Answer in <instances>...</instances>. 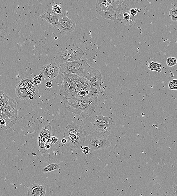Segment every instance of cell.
Segmentation results:
<instances>
[{
    "label": "cell",
    "mask_w": 177,
    "mask_h": 196,
    "mask_svg": "<svg viewBox=\"0 0 177 196\" xmlns=\"http://www.w3.org/2000/svg\"><path fill=\"white\" fill-rule=\"evenodd\" d=\"M89 94V91L86 90H83L79 92L77 94V97H87Z\"/></svg>",
    "instance_id": "cell-28"
},
{
    "label": "cell",
    "mask_w": 177,
    "mask_h": 196,
    "mask_svg": "<svg viewBox=\"0 0 177 196\" xmlns=\"http://www.w3.org/2000/svg\"><path fill=\"white\" fill-rule=\"evenodd\" d=\"M148 68L152 71L160 72L162 71L161 65L158 62L151 61L149 63Z\"/></svg>",
    "instance_id": "cell-22"
},
{
    "label": "cell",
    "mask_w": 177,
    "mask_h": 196,
    "mask_svg": "<svg viewBox=\"0 0 177 196\" xmlns=\"http://www.w3.org/2000/svg\"><path fill=\"white\" fill-rule=\"evenodd\" d=\"M46 86L48 88H51L52 86V81H49L45 83Z\"/></svg>",
    "instance_id": "cell-35"
},
{
    "label": "cell",
    "mask_w": 177,
    "mask_h": 196,
    "mask_svg": "<svg viewBox=\"0 0 177 196\" xmlns=\"http://www.w3.org/2000/svg\"><path fill=\"white\" fill-rule=\"evenodd\" d=\"M99 14L102 16L103 19L111 20L115 23L119 22L117 19V12L114 10L113 9L112 10L99 12Z\"/></svg>",
    "instance_id": "cell-18"
},
{
    "label": "cell",
    "mask_w": 177,
    "mask_h": 196,
    "mask_svg": "<svg viewBox=\"0 0 177 196\" xmlns=\"http://www.w3.org/2000/svg\"><path fill=\"white\" fill-rule=\"evenodd\" d=\"M169 89L171 91L176 90L174 84L172 82V81H169Z\"/></svg>",
    "instance_id": "cell-34"
},
{
    "label": "cell",
    "mask_w": 177,
    "mask_h": 196,
    "mask_svg": "<svg viewBox=\"0 0 177 196\" xmlns=\"http://www.w3.org/2000/svg\"><path fill=\"white\" fill-rule=\"evenodd\" d=\"M138 17V15L133 17L129 12V10L117 12V19L124 24L129 27H132L134 24L135 20Z\"/></svg>",
    "instance_id": "cell-14"
},
{
    "label": "cell",
    "mask_w": 177,
    "mask_h": 196,
    "mask_svg": "<svg viewBox=\"0 0 177 196\" xmlns=\"http://www.w3.org/2000/svg\"><path fill=\"white\" fill-rule=\"evenodd\" d=\"M61 143H62L63 144H66L67 143L66 140L64 138H63V139H61Z\"/></svg>",
    "instance_id": "cell-38"
},
{
    "label": "cell",
    "mask_w": 177,
    "mask_h": 196,
    "mask_svg": "<svg viewBox=\"0 0 177 196\" xmlns=\"http://www.w3.org/2000/svg\"><path fill=\"white\" fill-rule=\"evenodd\" d=\"M9 98L10 97L7 94H5L3 97L0 100V119H1L2 112L3 108L7 103L8 102Z\"/></svg>",
    "instance_id": "cell-23"
},
{
    "label": "cell",
    "mask_w": 177,
    "mask_h": 196,
    "mask_svg": "<svg viewBox=\"0 0 177 196\" xmlns=\"http://www.w3.org/2000/svg\"><path fill=\"white\" fill-rule=\"evenodd\" d=\"M129 12L131 15L135 17L138 15V9L134 8H131L129 9Z\"/></svg>",
    "instance_id": "cell-30"
},
{
    "label": "cell",
    "mask_w": 177,
    "mask_h": 196,
    "mask_svg": "<svg viewBox=\"0 0 177 196\" xmlns=\"http://www.w3.org/2000/svg\"><path fill=\"white\" fill-rule=\"evenodd\" d=\"M65 108L69 111L80 116L83 118L89 117L94 112L97 99L89 97L65 98L61 96Z\"/></svg>",
    "instance_id": "cell-2"
},
{
    "label": "cell",
    "mask_w": 177,
    "mask_h": 196,
    "mask_svg": "<svg viewBox=\"0 0 177 196\" xmlns=\"http://www.w3.org/2000/svg\"><path fill=\"white\" fill-rule=\"evenodd\" d=\"M174 194L175 196H177V184L174 188Z\"/></svg>",
    "instance_id": "cell-39"
},
{
    "label": "cell",
    "mask_w": 177,
    "mask_h": 196,
    "mask_svg": "<svg viewBox=\"0 0 177 196\" xmlns=\"http://www.w3.org/2000/svg\"><path fill=\"white\" fill-rule=\"evenodd\" d=\"M15 92L16 95L20 99L25 100H29V96L27 90L25 88L20 86L17 83L15 86Z\"/></svg>",
    "instance_id": "cell-19"
},
{
    "label": "cell",
    "mask_w": 177,
    "mask_h": 196,
    "mask_svg": "<svg viewBox=\"0 0 177 196\" xmlns=\"http://www.w3.org/2000/svg\"><path fill=\"white\" fill-rule=\"evenodd\" d=\"M46 189L43 185L33 183L30 186L28 190V196H45Z\"/></svg>",
    "instance_id": "cell-16"
},
{
    "label": "cell",
    "mask_w": 177,
    "mask_h": 196,
    "mask_svg": "<svg viewBox=\"0 0 177 196\" xmlns=\"http://www.w3.org/2000/svg\"><path fill=\"white\" fill-rule=\"evenodd\" d=\"M50 145H49L48 144L47 145H46V146H45V149L46 150L50 149Z\"/></svg>",
    "instance_id": "cell-40"
},
{
    "label": "cell",
    "mask_w": 177,
    "mask_h": 196,
    "mask_svg": "<svg viewBox=\"0 0 177 196\" xmlns=\"http://www.w3.org/2000/svg\"><path fill=\"white\" fill-rule=\"evenodd\" d=\"M76 27L74 21L70 19L66 14H60L57 28L61 32H74Z\"/></svg>",
    "instance_id": "cell-11"
},
{
    "label": "cell",
    "mask_w": 177,
    "mask_h": 196,
    "mask_svg": "<svg viewBox=\"0 0 177 196\" xmlns=\"http://www.w3.org/2000/svg\"><path fill=\"white\" fill-rule=\"evenodd\" d=\"M60 68V65L55 63H50L41 66L40 70L45 78L52 81L58 77Z\"/></svg>",
    "instance_id": "cell-10"
},
{
    "label": "cell",
    "mask_w": 177,
    "mask_h": 196,
    "mask_svg": "<svg viewBox=\"0 0 177 196\" xmlns=\"http://www.w3.org/2000/svg\"><path fill=\"white\" fill-rule=\"evenodd\" d=\"M59 140V139L55 136H52L50 140L49 143L52 145L56 144Z\"/></svg>",
    "instance_id": "cell-32"
},
{
    "label": "cell",
    "mask_w": 177,
    "mask_h": 196,
    "mask_svg": "<svg viewBox=\"0 0 177 196\" xmlns=\"http://www.w3.org/2000/svg\"><path fill=\"white\" fill-rule=\"evenodd\" d=\"M96 8L99 12L112 9V7L108 0H98L96 3Z\"/></svg>",
    "instance_id": "cell-20"
},
{
    "label": "cell",
    "mask_w": 177,
    "mask_h": 196,
    "mask_svg": "<svg viewBox=\"0 0 177 196\" xmlns=\"http://www.w3.org/2000/svg\"><path fill=\"white\" fill-rule=\"evenodd\" d=\"M58 79V85L60 91L61 96L65 98L69 97V96L77 97V93L83 90L89 91L90 81L76 74L67 76L59 74Z\"/></svg>",
    "instance_id": "cell-1"
},
{
    "label": "cell",
    "mask_w": 177,
    "mask_h": 196,
    "mask_svg": "<svg viewBox=\"0 0 177 196\" xmlns=\"http://www.w3.org/2000/svg\"><path fill=\"white\" fill-rule=\"evenodd\" d=\"M89 142L88 146L93 150H102L111 146L113 137L106 132L95 130L88 132Z\"/></svg>",
    "instance_id": "cell-5"
},
{
    "label": "cell",
    "mask_w": 177,
    "mask_h": 196,
    "mask_svg": "<svg viewBox=\"0 0 177 196\" xmlns=\"http://www.w3.org/2000/svg\"><path fill=\"white\" fill-rule=\"evenodd\" d=\"M129 1H111V4L112 9L117 12L128 10L131 7Z\"/></svg>",
    "instance_id": "cell-17"
},
{
    "label": "cell",
    "mask_w": 177,
    "mask_h": 196,
    "mask_svg": "<svg viewBox=\"0 0 177 196\" xmlns=\"http://www.w3.org/2000/svg\"><path fill=\"white\" fill-rule=\"evenodd\" d=\"M86 131L84 127L70 124L65 130L64 138L67 140L66 145L73 149H78L84 145L86 141Z\"/></svg>",
    "instance_id": "cell-4"
},
{
    "label": "cell",
    "mask_w": 177,
    "mask_h": 196,
    "mask_svg": "<svg viewBox=\"0 0 177 196\" xmlns=\"http://www.w3.org/2000/svg\"><path fill=\"white\" fill-rule=\"evenodd\" d=\"M167 65L168 66L171 67L175 66L177 63V59L173 57H168L167 59Z\"/></svg>",
    "instance_id": "cell-25"
},
{
    "label": "cell",
    "mask_w": 177,
    "mask_h": 196,
    "mask_svg": "<svg viewBox=\"0 0 177 196\" xmlns=\"http://www.w3.org/2000/svg\"><path fill=\"white\" fill-rule=\"evenodd\" d=\"M5 33H6V32L5 29L0 25V42L2 41L3 39H4Z\"/></svg>",
    "instance_id": "cell-29"
},
{
    "label": "cell",
    "mask_w": 177,
    "mask_h": 196,
    "mask_svg": "<svg viewBox=\"0 0 177 196\" xmlns=\"http://www.w3.org/2000/svg\"><path fill=\"white\" fill-rule=\"evenodd\" d=\"M18 110L17 103L13 99L9 98L2 112L1 119H4L6 122L5 130L12 128L17 122Z\"/></svg>",
    "instance_id": "cell-6"
},
{
    "label": "cell",
    "mask_w": 177,
    "mask_h": 196,
    "mask_svg": "<svg viewBox=\"0 0 177 196\" xmlns=\"http://www.w3.org/2000/svg\"></svg>",
    "instance_id": "cell-42"
},
{
    "label": "cell",
    "mask_w": 177,
    "mask_h": 196,
    "mask_svg": "<svg viewBox=\"0 0 177 196\" xmlns=\"http://www.w3.org/2000/svg\"><path fill=\"white\" fill-rule=\"evenodd\" d=\"M80 148L82 149L83 153L85 154H87L89 153L90 151V148L88 146H83L81 147Z\"/></svg>",
    "instance_id": "cell-33"
},
{
    "label": "cell",
    "mask_w": 177,
    "mask_h": 196,
    "mask_svg": "<svg viewBox=\"0 0 177 196\" xmlns=\"http://www.w3.org/2000/svg\"><path fill=\"white\" fill-rule=\"evenodd\" d=\"M42 75V73H41L38 76H36L33 79H32V81H33V83L36 86H37V85L40 84L41 83Z\"/></svg>",
    "instance_id": "cell-27"
},
{
    "label": "cell",
    "mask_w": 177,
    "mask_h": 196,
    "mask_svg": "<svg viewBox=\"0 0 177 196\" xmlns=\"http://www.w3.org/2000/svg\"><path fill=\"white\" fill-rule=\"evenodd\" d=\"M34 95H31L29 96V99L32 100L34 99Z\"/></svg>",
    "instance_id": "cell-41"
},
{
    "label": "cell",
    "mask_w": 177,
    "mask_h": 196,
    "mask_svg": "<svg viewBox=\"0 0 177 196\" xmlns=\"http://www.w3.org/2000/svg\"><path fill=\"white\" fill-rule=\"evenodd\" d=\"M102 75L96 76L90 81V87L89 94L87 97L97 99L100 93L102 81Z\"/></svg>",
    "instance_id": "cell-12"
},
{
    "label": "cell",
    "mask_w": 177,
    "mask_h": 196,
    "mask_svg": "<svg viewBox=\"0 0 177 196\" xmlns=\"http://www.w3.org/2000/svg\"><path fill=\"white\" fill-rule=\"evenodd\" d=\"M59 74L67 76L75 74L89 81L96 76L101 75L98 70L90 66L86 61L81 59L61 64Z\"/></svg>",
    "instance_id": "cell-3"
},
{
    "label": "cell",
    "mask_w": 177,
    "mask_h": 196,
    "mask_svg": "<svg viewBox=\"0 0 177 196\" xmlns=\"http://www.w3.org/2000/svg\"><path fill=\"white\" fill-rule=\"evenodd\" d=\"M60 166V164L59 163H52L43 169L42 173L45 174L55 171V170L58 169Z\"/></svg>",
    "instance_id": "cell-21"
},
{
    "label": "cell",
    "mask_w": 177,
    "mask_h": 196,
    "mask_svg": "<svg viewBox=\"0 0 177 196\" xmlns=\"http://www.w3.org/2000/svg\"><path fill=\"white\" fill-rule=\"evenodd\" d=\"M84 55L82 49L78 47H74L69 50L57 53L55 59V63L60 65L63 63L79 60Z\"/></svg>",
    "instance_id": "cell-7"
},
{
    "label": "cell",
    "mask_w": 177,
    "mask_h": 196,
    "mask_svg": "<svg viewBox=\"0 0 177 196\" xmlns=\"http://www.w3.org/2000/svg\"><path fill=\"white\" fill-rule=\"evenodd\" d=\"M17 83L20 86L26 89L27 90L29 96H35L38 93L39 87L34 84L31 77H27L23 78L21 80L18 81Z\"/></svg>",
    "instance_id": "cell-13"
},
{
    "label": "cell",
    "mask_w": 177,
    "mask_h": 196,
    "mask_svg": "<svg viewBox=\"0 0 177 196\" xmlns=\"http://www.w3.org/2000/svg\"><path fill=\"white\" fill-rule=\"evenodd\" d=\"M113 125L114 121L112 117H105L100 114L96 117L93 126L96 130L107 133Z\"/></svg>",
    "instance_id": "cell-8"
},
{
    "label": "cell",
    "mask_w": 177,
    "mask_h": 196,
    "mask_svg": "<svg viewBox=\"0 0 177 196\" xmlns=\"http://www.w3.org/2000/svg\"><path fill=\"white\" fill-rule=\"evenodd\" d=\"M52 137L51 126L49 125H45L39 134L38 137L40 150L41 153H45L47 150L45 149V146L49 143L50 140Z\"/></svg>",
    "instance_id": "cell-9"
},
{
    "label": "cell",
    "mask_w": 177,
    "mask_h": 196,
    "mask_svg": "<svg viewBox=\"0 0 177 196\" xmlns=\"http://www.w3.org/2000/svg\"><path fill=\"white\" fill-rule=\"evenodd\" d=\"M60 14L55 13L52 9H50L47 11L44 14L40 16V17L44 19L54 27H57L58 24Z\"/></svg>",
    "instance_id": "cell-15"
},
{
    "label": "cell",
    "mask_w": 177,
    "mask_h": 196,
    "mask_svg": "<svg viewBox=\"0 0 177 196\" xmlns=\"http://www.w3.org/2000/svg\"><path fill=\"white\" fill-rule=\"evenodd\" d=\"M169 16L174 22H177V7L170 10Z\"/></svg>",
    "instance_id": "cell-24"
},
{
    "label": "cell",
    "mask_w": 177,
    "mask_h": 196,
    "mask_svg": "<svg viewBox=\"0 0 177 196\" xmlns=\"http://www.w3.org/2000/svg\"><path fill=\"white\" fill-rule=\"evenodd\" d=\"M172 82L174 84L176 90H177V79H173Z\"/></svg>",
    "instance_id": "cell-36"
},
{
    "label": "cell",
    "mask_w": 177,
    "mask_h": 196,
    "mask_svg": "<svg viewBox=\"0 0 177 196\" xmlns=\"http://www.w3.org/2000/svg\"><path fill=\"white\" fill-rule=\"evenodd\" d=\"M5 93L2 91L0 90V100L2 99Z\"/></svg>",
    "instance_id": "cell-37"
},
{
    "label": "cell",
    "mask_w": 177,
    "mask_h": 196,
    "mask_svg": "<svg viewBox=\"0 0 177 196\" xmlns=\"http://www.w3.org/2000/svg\"><path fill=\"white\" fill-rule=\"evenodd\" d=\"M6 122L4 119H0V130H5V127H6Z\"/></svg>",
    "instance_id": "cell-31"
},
{
    "label": "cell",
    "mask_w": 177,
    "mask_h": 196,
    "mask_svg": "<svg viewBox=\"0 0 177 196\" xmlns=\"http://www.w3.org/2000/svg\"><path fill=\"white\" fill-rule=\"evenodd\" d=\"M52 10L55 13L58 14H60L62 12V9L61 7L57 4H55L52 6Z\"/></svg>",
    "instance_id": "cell-26"
}]
</instances>
